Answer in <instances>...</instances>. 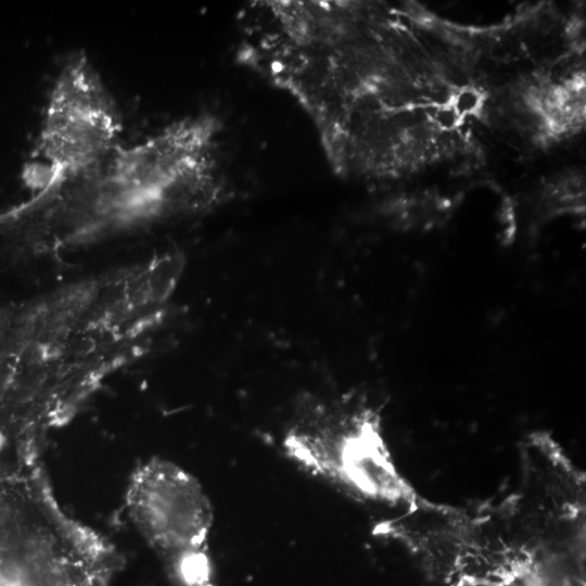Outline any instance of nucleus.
<instances>
[{
	"label": "nucleus",
	"mask_w": 586,
	"mask_h": 586,
	"mask_svg": "<svg viewBox=\"0 0 586 586\" xmlns=\"http://www.w3.org/2000/svg\"><path fill=\"white\" fill-rule=\"evenodd\" d=\"M116 546L60 504L38 462L0 489V586H116Z\"/></svg>",
	"instance_id": "obj_2"
},
{
	"label": "nucleus",
	"mask_w": 586,
	"mask_h": 586,
	"mask_svg": "<svg viewBox=\"0 0 586 586\" xmlns=\"http://www.w3.org/2000/svg\"><path fill=\"white\" fill-rule=\"evenodd\" d=\"M281 445L296 466L355 499L403 511L420 497L394 461L380 411L359 395L302 402Z\"/></svg>",
	"instance_id": "obj_3"
},
{
	"label": "nucleus",
	"mask_w": 586,
	"mask_h": 586,
	"mask_svg": "<svg viewBox=\"0 0 586 586\" xmlns=\"http://www.w3.org/2000/svg\"><path fill=\"white\" fill-rule=\"evenodd\" d=\"M9 438L5 433V431L0 426V457L3 454L7 445H8Z\"/></svg>",
	"instance_id": "obj_8"
},
{
	"label": "nucleus",
	"mask_w": 586,
	"mask_h": 586,
	"mask_svg": "<svg viewBox=\"0 0 586 586\" xmlns=\"http://www.w3.org/2000/svg\"><path fill=\"white\" fill-rule=\"evenodd\" d=\"M125 506L170 586H217L209 550L213 505L192 473L169 459L150 458L131 473Z\"/></svg>",
	"instance_id": "obj_5"
},
{
	"label": "nucleus",
	"mask_w": 586,
	"mask_h": 586,
	"mask_svg": "<svg viewBox=\"0 0 586 586\" xmlns=\"http://www.w3.org/2000/svg\"><path fill=\"white\" fill-rule=\"evenodd\" d=\"M477 95L474 92L466 91L458 95L457 98V109L460 112H468L475 107L477 103Z\"/></svg>",
	"instance_id": "obj_7"
},
{
	"label": "nucleus",
	"mask_w": 586,
	"mask_h": 586,
	"mask_svg": "<svg viewBox=\"0 0 586 586\" xmlns=\"http://www.w3.org/2000/svg\"><path fill=\"white\" fill-rule=\"evenodd\" d=\"M221 125L209 113L175 120L106 156L58 196L63 234L82 238L214 205L225 194Z\"/></svg>",
	"instance_id": "obj_1"
},
{
	"label": "nucleus",
	"mask_w": 586,
	"mask_h": 586,
	"mask_svg": "<svg viewBox=\"0 0 586 586\" xmlns=\"http://www.w3.org/2000/svg\"><path fill=\"white\" fill-rule=\"evenodd\" d=\"M122 131L117 105L90 60L69 56L51 90L41 126L39 164L29 184L53 191L92 167L115 146Z\"/></svg>",
	"instance_id": "obj_6"
},
{
	"label": "nucleus",
	"mask_w": 586,
	"mask_h": 586,
	"mask_svg": "<svg viewBox=\"0 0 586 586\" xmlns=\"http://www.w3.org/2000/svg\"><path fill=\"white\" fill-rule=\"evenodd\" d=\"M373 533L402 544L430 575L449 586L507 581L525 562L505 501L469 510L420 496L398 517L378 523Z\"/></svg>",
	"instance_id": "obj_4"
}]
</instances>
